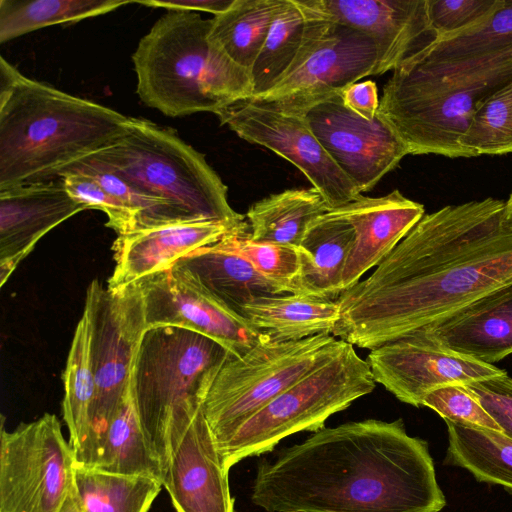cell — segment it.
Here are the masks:
<instances>
[{
  "label": "cell",
  "mask_w": 512,
  "mask_h": 512,
  "mask_svg": "<svg viewBox=\"0 0 512 512\" xmlns=\"http://www.w3.org/2000/svg\"><path fill=\"white\" fill-rule=\"evenodd\" d=\"M510 284L505 202L448 205L425 214L372 274L341 294L332 335L372 350Z\"/></svg>",
  "instance_id": "cell-1"
},
{
  "label": "cell",
  "mask_w": 512,
  "mask_h": 512,
  "mask_svg": "<svg viewBox=\"0 0 512 512\" xmlns=\"http://www.w3.org/2000/svg\"><path fill=\"white\" fill-rule=\"evenodd\" d=\"M251 501L267 512H440L428 443L404 421L324 427L259 461Z\"/></svg>",
  "instance_id": "cell-2"
},
{
  "label": "cell",
  "mask_w": 512,
  "mask_h": 512,
  "mask_svg": "<svg viewBox=\"0 0 512 512\" xmlns=\"http://www.w3.org/2000/svg\"><path fill=\"white\" fill-rule=\"evenodd\" d=\"M512 82V0L458 33L435 37L394 70L378 113L410 154L465 157L459 145L476 108Z\"/></svg>",
  "instance_id": "cell-3"
},
{
  "label": "cell",
  "mask_w": 512,
  "mask_h": 512,
  "mask_svg": "<svg viewBox=\"0 0 512 512\" xmlns=\"http://www.w3.org/2000/svg\"><path fill=\"white\" fill-rule=\"evenodd\" d=\"M122 113L22 75L0 57V190L56 179L116 144Z\"/></svg>",
  "instance_id": "cell-4"
},
{
  "label": "cell",
  "mask_w": 512,
  "mask_h": 512,
  "mask_svg": "<svg viewBox=\"0 0 512 512\" xmlns=\"http://www.w3.org/2000/svg\"><path fill=\"white\" fill-rule=\"evenodd\" d=\"M210 28L198 12L168 10L140 39L132 61L145 105L181 117L252 97L250 74L209 41Z\"/></svg>",
  "instance_id": "cell-5"
},
{
  "label": "cell",
  "mask_w": 512,
  "mask_h": 512,
  "mask_svg": "<svg viewBox=\"0 0 512 512\" xmlns=\"http://www.w3.org/2000/svg\"><path fill=\"white\" fill-rule=\"evenodd\" d=\"M90 158L143 195L162 203L174 223H246L244 216L230 206L227 186L205 155L169 127L130 117L127 133Z\"/></svg>",
  "instance_id": "cell-6"
},
{
  "label": "cell",
  "mask_w": 512,
  "mask_h": 512,
  "mask_svg": "<svg viewBox=\"0 0 512 512\" xmlns=\"http://www.w3.org/2000/svg\"><path fill=\"white\" fill-rule=\"evenodd\" d=\"M232 354L219 342L187 328L155 326L144 332L133 361L130 392L162 474L172 418L200 404L202 388Z\"/></svg>",
  "instance_id": "cell-7"
},
{
  "label": "cell",
  "mask_w": 512,
  "mask_h": 512,
  "mask_svg": "<svg viewBox=\"0 0 512 512\" xmlns=\"http://www.w3.org/2000/svg\"><path fill=\"white\" fill-rule=\"evenodd\" d=\"M376 382L366 360L341 341L325 362L276 396L216 445L229 471L241 460L272 451L285 437L324 428L333 414L371 393Z\"/></svg>",
  "instance_id": "cell-8"
},
{
  "label": "cell",
  "mask_w": 512,
  "mask_h": 512,
  "mask_svg": "<svg viewBox=\"0 0 512 512\" xmlns=\"http://www.w3.org/2000/svg\"><path fill=\"white\" fill-rule=\"evenodd\" d=\"M341 341L332 334L287 342L262 340L241 356L230 355L200 393L215 444L328 360Z\"/></svg>",
  "instance_id": "cell-9"
},
{
  "label": "cell",
  "mask_w": 512,
  "mask_h": 512,
  "mask_svg": "<svg viewBox=\"0 0 512 512\" xmlns=\"http://www.w3.org/2000/svg\"><path fill=\"white\" fill-rule=\"evenodd\" d=\"M83 313L90 332V354L96 383L92 411L94 468L112 419L130 392L133 361L147 329L137 282L112 289L98 279L87 288Z\"/></svg>",
  "instance_id": "cell-10"
},
{
  "label": "cell",
  "mask_w": 512,
  "mask_h": 512,
  "mask_svg": "<svg viewBox=\"0 0 512 512\" xmlns=\"http://www.w3.org/2000/svg\"><path fill=\"white\" fill-rule=\"evenodd\" d=\"M75 459L54 414L0 433V512H59Z\"/></svg>",
  "instance_id": "cell-11"
},
{
  "label": "cell",
  "mask_w": 512,
  "mask_h": 512,
  "mask_svg": "<svg viewBox=\"0 0 512 512\" xmlns=\"http://www.w3.org/2000/svg\"><path fill=\"white\" fill-rule=\"evenodd\" d=\"M214 114L240 138L266 147L298 168L323 196L329 210L361 195L300 113L244 98L219 108Z\"/></svg>",
  "instance_id": "cell-12"
},
{
  "label": "cell",
  "mask_w": 512,
  "mask_h": 512,
  "mask_svg": "<svg viewBox=\"0 0 512 512\" xmlns=\"http://www.w3.org/2000/svg\"><path fill=\"white\" fill-rule=\"evenodd\" d=\"M283 110L300 113L305 118L317 140L359 194L372 189L410 154L398 132L378 112L370 121L360 117L344 105L341 93Z\"/></svg>",
  "instance_id": "cell-13"
},
{
  "label": "cell",
  "mask_w": 512,
  "mask_h": 512,
  "mask_svg": "<svg viewBox=\"0 0 512 512\" xmlns=\"http://www.w3.org/2000/svg\"><path fill=\"white\" fill-rule=\"evenodd\" d=\"M366 361L376 383L414 407H421L425 396L438 387L506 373L444 347L423 329L370 350Z\"/></svg>",
  "instance_id": "cell-14"
},
{
  "label": "cell",
  "mask_w": 512,
  "mask_h": 512,
  "mask_svg": "<svg viewBox=\"0 0 512 512\" xmlns=\"http://www.w3.org/2000/svg\"><path fill=\"white\" fill-rule=\"evenodd\" d=\"M228 473L201 405L176 415L161 482L177 512H234Z\"/></svg>",
  "instance_id": "cell-15"
},
{
  "label": "cell",
  "mask_w": 512,
  "mask_h": 512,
  "mask_svg": "<svg viewBox=\"0 0 512 512\" xmlns=\"http://www.w3.org/2000/svg\"><path fill=\"white\" fill-rule=\"evenodd\" d=\"M137 283L143 297L147 328H187L219 342L235 356L267 340L243 316L174 265Z\"/></svg>",
  "instance_id": "cell-16"
},
{
  "label": "cell",
  "mask_w": 512,
  "mask_h": 512,
  "mask_svg": "<svg viewBox=\"0 0 512 512\" xmlns=\"http://www.w3.org/2000/svg\"><path fill=\"white\" fill-rule=\"evenodd\" d=\"M377 66V48L369 36L331 22L291 73L267 92L250 99L294 109L342 93L358 80L375 75Z\"/></svg>",
  "instance_id": "cell-17"
},
{
  "label": "cell",
  "mask_w": 512,
  "mask_h": 512,
  "mask_svg": "<svg viewBox=\"0 0 512 512\" xmlns=\"http://www.w3.org/2000/svg\"><path fill=\"white\" fill-rule=\"evenodd\" d=\"M318 17L369 36L376 45V74L393 71L433 35L427 0H299ZM429 42V41H428Z\"/></svg>",
  "instance_id": "cell-18"
},
{
  "label": "cell",
  "mask_w": 512,
  "mask_h": 512,
  "mask_svg": "<svg viewBox=\"0 0 512 512\" xmlns=\"http://www.w3.org/2000/svg\"><path fill=\"white\" fill-rule=\"evenodd\" d=\"M88 209L60 178L0 190V284L53 228Z\"/></svg>",
  "instance_id": "cell-19"
},
{
  "label": "cell",
  "mask_w": 512,
  "mask_h": 512,
  "mask_svg": "<svg viewBox=\"0 0 512 512\" xmlns=\"http://www.w3.org/2000/svg\"><path fill=\"white\" fill-rule=\"evenodd\" d=\"M348 222L355 239L342 274L343 292L379 265L425 215L424 206L393 190L380 197L359 195L330 210Z\"/></svg>",
  "instance_id": "cell-20"
},
{
  "label": "cell",
  "mask_w": 512,
  "mask_h": 512,
  "mask_svg": "<svg viewBox=\"0 0 512 512\" xmlns=\"http://www.w3.org/2000/svg\"><path fill=\"white\" fill-rule=\"evenodd\" d=\"M224 222L192 221L155 226L118 235L113 243L115 267L107 281L112 289L169 269L195 250L239 228Z\"/></svg>",
  "instance_id": "cell-21"
},
{
  "label": "cell",
  "mask_w": 512,
  "mask_h": 512,
  "mask_svg": "<svg viewBox=\"0 0 512 512\" xmlns=\"http://www.w3.org/2000/svg\"><path fill=\"white\" fill-rule=\"evenodd\" d=\"M423 330L454 352L494 365L512 354V284Z\"/></svg>",
  "instance_id": "cell-22"
},
{
  "label": "cell",
  "mask_w": 512,
  "mask_h": 512,
  "mask_svg": "<svg viewBox=\"0 0 512 512\" xmlns=\"http://www.w3.org/2000/svg\"><path fill=\"white\" fill-rule=\"evenodd\" d=\"M330 25L299 0H281L250 72L252 97L267 92L291 73Z\"/></svg>",
  "instance_id": "cell-23"
},
{
  "label": "cell",
  "mask_w": 512,
  "mask_h": 512,
  "mask_svg": "<svg viewBox=\"0 0 512 512\" xmlns=\"http://www.w3.org/2000/svg\"><path fill=\"white\" fill-rule=\"evenodd\" d=\"M354 239L353 227L330 210L316 218L298 247L300 272L295 294L338 300Z\"/></svg>",
  "instance_id": "cell-24"
},
{
  "label": "cell",
  "mask_w": 512,
  "mask_h": 512,
  "mask_svg": "<svg viewBox=\"0 0 512 512\" xmlns=\"http://www.w3.org/2000/svg\"><path fill=\"white\" fill-rule=\"evenodd\" d=\"M173 265L239 315L243 306L258 298L288 293L218 241L195 250Z\"/></svg>",
  "instance_id": "cell-25"
},
{
  "label": "cell",
  "mask_w": 512,
  "mask_h": 512,
  "mask_svg": "<svg viewBox=\"0 0 512 512\" xmlns=\"http://www.w3.org/2000/svg\"><path fill=\"white\" fill-rule=\"evenodd\" d=\"M267 340L298 341L332 334L339 320L338 300L285 293L258 298L240 311Z\"/></svg>",
  "instance_id": "cell-26"
},
{
  "label": "cell",
  "mask_w": 512,
  "mask_h": 512,
  "mask_svg": "<svg viewBox=\"0 0 512 512\" xmlns=\"http://www.w3.org/2000/svg\"><path fill=\"white\" fill-rule=\"evenodd\" d=\"M62 377L63 418L68 428L75 463L92 467V411L96 383L90 354L89 324L84 313L75 328Z\"/></svg>",
  "instance_id": "cell-27"
},
{
  "label": "cell",
  "mask_w": 512,
  "mask_h": 512,
  "mask_svg": "<svg viewBox=\"0 0 512 512\" xmlns=\"http://www.w3.org/2000/svg\"><path fill=\"white\" fill-rule=\"evenodd\" d=\"M329 208L314 187L286 189L250 206V237L258 242L299 247L309 225Z\"/></svg>",
  "instance_id": "cell-28"
},
{
  "label": "cell",
  "mask_w": 512,
  "mask_h": 512,
  "mask_svg": "<svg viewBox=\"0 0 512 512\" xmlns=\"http://www.w3.org/2000/svg\"><path fill=\"white\" fill-rule=\"evenodd\" d=\"M162 482L74 465L73 492L81 512H148Z\"/></svg>",
  "instance_id": "cell-29"
},
{
  "label": "cell",
  "mask_w": 512,
  "mask_h": 512,
  "mask_svg": "<svg viewBox=\"0 0 512 512\" xmlns=\"http://www.w3.org/2000/svg\"><path fill=\"white\" fill-rule=\"evenodd\" d=\"M445 422V463L467 470L479 482L500 485L512 493V439L499 431Z\"/></svg>",
  "instance_id": "cell-30"
},
{
  "label": "cell",
  "mask_w": 512,
  "mask_h": 512,
  "mask_svg": "<svg viewBox=\"0 0 512 512\" xmlns=\"http://www.w3.org/2000/svg\"><path fill=\"white\" fill-rule=\"evenodd\" d=\"M281 0H235L211 18L209 41L249 74L263 47Z\"/></svg>",
  "instance_id": "cell-31"
},
{
  "label": "cell",
  "mask_w": 512,
  "mask_h": 512,
  "mask_svg": "<svg viewBox=\"0 0 512 512\" xmlns=\"http://www.w3.org/2000/svg\"><path fill=\"white\" fill-rule=\"evenodd\" d=\"M130 0H0V43L38 29L114 11Z\"/></svg>",
  "instance_id": "cell-32"
},
{
  "label": "cell",
  "mask_w": 512,
  "mask_h": 512,
  "mask_svg": "<svg viewBox=\"0 0 512 512\" xmlns=\"http://www.w3.org/2000/svg\"><path fill=\"white\" fill-rule=\"evenodd\" d=\"M94 468L110 473L143 475L162 480L160 462L143 434L131 392L107 429Z\"/></svg>",
  "instance_id": "cell-33"
},
{
  "label": "cell",
  "mask_w": 512,
  "mask_h": 512,
  "mask_svg": "<svg viewBox=\"0 0 512 512\" xmlns=\"http://www.w3.org/2000/svg\"><path fill=\"white\" fill-rule=\"evenodd\" d=\"M459 145L465 157L512 153V82L476 108Z\"/></svg>",
  "instance_id": "cell-34"
},
{
  "label": "cell",
  "mask_w": 512,
  "mask_h": 512,
  "mask_svg": "<svg viewBox=\"0 0 512 512\" xmlns=\"http://www.w3.org/2000/svg\"><path fill=\"white\" fill-rule=\"evenodd\" d=\"M218 243L245 259L264 277L282 285L288 293L295 294L300 272L297 247L255 241L248 232V223L229 231Z\"/></svg>",
  "instance_id": "cell-35"
},
{
  "label": "cell",
  "mask_w": 512,
  "mask_h": 512,
  "mask_svg": "<svg viewBox=\"0 0 512 512\" xmlns=\"http://www.w3.org/2000/svg\"><path fill=\"white\" fill-rule=\"evenodd\" d=\"M422 406L432 409L445 421L501 432L498 424L462 384H449L432 390L423 399Z\"/></svg>",
  "instance_id": "cell-36"
},
{
  "label": "cell",
  "mask_w": 512,
  "mask_h": 512,
  "mask_svg": "<svg viewBox=\"0 0 512 512\" xmlns=\"http://www.w3.org/2000/svg\"><path fill=\"white\" fill-rule=\"evenodd\" d=\"M57 178L62 180L67 192L76 201L84 204L88 209L103 211L108 217L106 226L113 229L118 235L138 229L136 216L108 194L92 177L82 173L65 172Z\"/></svg>",
  "instance_id": "cell-37"
},
{
  "label": "cell",
  "mask_w": 512,
  "mask_h": 512,
  "mask_svg": "<svg viewBox=\"0 0 512 512\" xmlns=\"http://www.w3.org/2000/svg\"><path fill=\"white\" fill-rule=\"evenodd\" d=\"M502 3L503 0H427L433 38L449 36L482 22Z\"/></svg>",
  "instance_id": "cell-38"
},
{
  "label": "cell",
  "mask_w": 512,
  "mask_h": 512,
  "mask_svg": "<svg viewBox=\"0 0 512 512\" xmlns=\"http://www.w3.org/2000/svg\"><path fill=\"white\" fill-rule=\"evenodd\" d=\"M501 429L512 439V378L504 373L465 385Z\"/></svg>",
  "instance_id": "cell-39"
},
{
  "label": "cell",
  "mask_w": 512,
  "mask_h": 512,
  "mask_svg": "<svg viewBox=\"0 0 512 512\" xmlns=\"http://www.w3.org/2000/svg\"><path fill=\"white\" fill-rule=\"evenodd\" d=\"M344 105L366 120H373L379 108L377 85L372 80L356 82L341 93Z\"/></svg>",
  "instance_id": "cell-40"
},
{
  "label": "cell",
  "mask_w": 512,
  "mask_h": 512,
  "mask_svg": "<svg viewBox=\"0 0 512 512\" xmlns=\"http://www.w3.org/2000/svg\"><path fill=\"white\" fill-rule=\"evenodd\" d=\"M235 0H136L134 3L167 10L204 11L214 16L226 12Z\"/></svg>",
  "instance_id": "cell-41"
},
{
  "label": "cell",
  "mask_w": 512,
  "mask_h": 512,
  "mask_svg": "<svg viewBox=\"0 0 512 512\" xmlns=\"http://www.w3.org/2000/svg\"><path fill=\"white\" fill-rule=\"evenodd\" d=\"M59 512H81L73 492V484Z\"/></svg>",
  "instance_id": "cell-42"
},
{
  "label": "cell",
  "mask_w": 512,
  "mask_h": 512,
  "mask_svg": "<svg viewBox=\"0 0 512 512\" xmlns=\"http://www.w3.org/2000/svg\"><path fill=\"white\" fill-rule=\"evenodd\" d=\"M505 220L512 227V192L505 202Z\"/></svg>",
  "instance_id": "cell-43"
}]
</instances>
